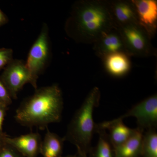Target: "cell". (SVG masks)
<instances>
[{"label": "cell", "instance_id": "cell-1", "mask_svg": "<svg viewBox=\"0 0 157 157\" xmlns=\"http://www.w3.org/2000/svg\"><path fill=\"white\" fill-rule=\"evenodd\" d=\"M65 26L71 38L85 43H95L103 34L117 28L109 4L98 1L76 3Z\"/></svg>", "mask_w": 157, "mask_h": 157}, {"label": "cell", "instance_id": "cell-10", "mask_svg": "<svg viewBox=\"0 0 157 157\" xmlns=\"http://www.w3.org/2000/svg\"><path fill=\"white\" fill-rule=\"evenodd\" d=\"M95 48L97 53L103 57L115 52L126 53L118 28L112 29L103 34L98 41L95 42Z\"/></svg>", "mask_w": 157, "mask_h": 157}, {"label": "cell", "instance_id": "cell-5", "mask_svg": "<svg viewBox=\"0 0 157 157\" xmlns=\"http://www.w3.org/2000/svg\"><path fill=\"white\" fill-rule=\"evenodd\" d=\"M127 54L145 56L151 54L150 36L139 24L118 27Z\"/></svg>", "mask_w": 157, "mask_h": 157}, {"label": "cell", "instance_id": "cell-9", "mask_svg": "<svg viewBox=\"0 0 157 157\" xmlns=\"http://www.w3.org/2000/svg\"><path fill=\"white\" fill-rule=\"evenodd\" d=\"M6 142L24 157H37L40 153L42 139L39 133L31 132L14 137L8 135L6 137Z\"/></svg>", "mask_w": 157, "mask_h": 157}, {"label": "cell", "instance_id": "cell-3", "mask_svg": "<svg viewBox=\"0 0 157 157\" xmlns=\"http://www.w3.org/2000/svg\"><path fill=\"white\" fill-rule=\"evenodd\" d=\"M101 93L98 87L91 90L83 103L76 111L68 125L65 141L73 144L88 154L92 147L93 136L96 133L97 124L93 117L95 108L100 104Z\"/></svg>", "mask_w": 157, "mask_h": 157}, {"label": "cell", "instance_id": "cell-19", "mask_svg": "<svg viewBox=\"0 0 157 157\" xmlns=\"http://www.w3.org/2000/svg\"><path fill=\"white\" fill-rule=\"evenodd\" d=\"M0 157H24L11 145L6 143L0 150Z\"/></svg>", "mask_w": 157, "mask_h": 157}, {"label": "cell", "instance_id": "cell-18", "mask_svg": "<svg viewBox=\"0 0 157 157\" xmlns=\"http://www.w3.org/2000/svg\"><path fill=\"white\" fill-rule=\"evenodd\" d=\"M13 54L11 48H0V70L5 69L14 59Z\"/></svg>", "mask_w": 157, "mask_h": 157}, {"label": "cell", "instance_id": "cell-6", "mask_svg": "<svg viewBox=\"0 0 157 157\" xmlns=\"http://www.w3.org/2000/svg\"><path fill=\"white\" fill-rule=\"evenodd\" d=\"M0 80L12 99H17V94L24 86L31 82L30 75L25 62L14 59L4 69Z\"/></svg>", "mask_w": 157, "mask_h": 157}, {"label": "cell", "instance_id": "cell-21", "mask_svg": "<svg viewBox=\"0 0 157 157\" xmlns=\"http://www.w3.org/2000/svg\"><path fill=\"white\" fill-rule=\"evenodd\" d=\"M8 109V107L5 105L0 104V134H3V123L5 120V117L6 114V111Z\"/></svg>", "mask_w": 157, "mask_h": 157}, {"label": "cell", "instance_id": "cell-24", "mask_svg": "<svg viewBox=\"0 0 157 157\" xmlns=\"http://www.w3.org/2000/svg\"><path fill=\"white\" fill-rule=\"evenodd\" d=\"M87 154L82 151L79 149L77 148V152L74 155L75 157H89Z\"/></svg>", "mask_w": 157, "mask_h": 157}, {"label": "cell", "instance_id": "cell-20", "mask_svg": "<svg viewBox=\"0 0 157 157\" xmlns=\"http://www.w3.org/2000/svg\"><path fill=\"white\" fill-rule=\"evenodd\" d=\"M12 100L7 89L0 80V104L9 107L12 104Z\"/></svg>", "mask_w": 157, "mask_h": 157}, {"label": "cell", "instance_id": "cell-22", "mask_svg": "<svg viewBox=\"0 0 157 157\" xmlns=\"http://www.w3.org/2000/svg\"><path fill=\"white\" fill-rule=\"evenodd\" d=\"M8 21L9 20L6 14L0 9V27L7 23Z\"/></svg>", "mask_w": 157, "mask_h": 157}, {"label": "cell", "instance_id": "cell-23", "mask_svg": "<svg viewBox=\"0 0 157 157\" xmlns=\"http://www.w3.org/2000/svg\"><path fill=\"white\" fill-rule=\"evenodd\" d=\"M8 136L6 133L0 134V150L6 144V137Z\"/></svg>", "mask_w": 157, "mask_h": 157}, {"label": "cell", "instance_id": "cell-8", "mask_svg": "<svg viewBox=\"0 0 157 157\" xmlns=\"http://www.w3.org/2000/svg\"><path fill=\"white\" fill-rule=\"evenodd\" d=\"M137 14L138 24L150 36L155 31L157 21V3L154 0L132 1Z\"/></svg>", "mask_w": 157, "mask_h": 157}, {"label": "cell", "instance_id": "cell-12", "mask_svg": "<svg viewBox=\"0 0 157 157\" xmlns=\"http://www.w3.org/2000/svg\"><path fill=\"white\" fill-rule=\"evenodd\" d=\"M109 5L113 20L117 27L138 24L135 7L132 2L118 1Z\"/></svg>", "mask_w": 157, "mask_h": 157}, {"label": "cell", "instance_id": "cell-14", "mask_svg": "<svg viewBox=\"0 0 157 157\" xmlns=\"http://www.w3.org/2000/svg\"><path fill=\"white\" fill-rule=\"evenodd\" d=\"M144 132L136 128L135 133L128 140L114 148L115 157H142Z\"/></svg>", "mask_w": 157, "mask_h": 157}, {"label": "cell", "instance_id": "cell-16", "mask_svg": "<svg viewBox=\"0 0 157 157\" xmlns=\"http://www.w3.org/2000/svg\"><path fill=\"white\" fill-rule=\"evenodd\" d=\"M96 133L99 135V140L96 146L92 147L88 157H115L114 149L109 140L106 130L98 128L97 124Z\"/></svg>", "mask_w": 157, "mask_h": 157}, {"label": "cell", "instance_id": "cell-11", "mask_svg": "<svg viewBox=\"0 0 157 157\" xmlns=\"http://www.w3.org/2000/svg\"><path fill=\"white\" fill-rule=\"evenodd\" d=\"M98 126L100 128L108 130V137L114 148L125 143L136 131V128H131L126 126L123 120L115 119L98 124Z\"/></svg>", "mask_w": 157, "mask_h": 157}, {"label": "cell", "instance_id": "cell-4", "mask_svg": "<svg viewBox=\"0 0 157 157\" xmlns=\"http://www.w3.org/2000/svg\"><path fill=\"white\" fill-rule=\"evenodd\" d=\"M50 55L48 28L47 24L44 23L39 36L31 47L25 63L30 75V84L36 90L37 80L46 67Z\"/></svg>", "mask_w": 157, "mask_h": 157}, {"label": "cell", "instance_id": "cell-13", "mask_svg": "<svg viewBox=\"0 0 157 157\" xmlns=\"http://www.w3.org/2000/svg\"><path fill=\"white\" fill-rule=\"evenodd\" d=\"M104 65L106 70L110 75L121 77L128 73L131 63L128 54L117 52L104 56Z\"/></svg>", "mask_w": 157, "mask_h": 157}, {"label": "cell", "instance_id": "cell-17", "mask_svg": "<svg viewBox=\"0 0 157 157\" xmlns=\"http://www.w3.org/2000/svg\"><path fill=\"white\" fill-rule=\"evenodd\" d=\"M142 157H157V133L156 129L144 132Z\"/></svg>", "mask_w": 157, "mask_h": 157}, {"label": "cell", "instance_id": "cell-2", "mask_svg": "<svg viewBox=\"0 0 157 157\" xmlns=\"http://www.w3.org/2000/svg\"><path fill=\"white\" fill-rule=\"evenodd\" d=\"M63 108L61 90L53 84L37 89L18 107L14 118L23 126L44 130L48 125L60 121Z\"/></svg>", "mask_w": 157, "mask_h": 157}, {"label": "cell", "instance_id": "cell-7", "mask_svg": "<svg viewBox=\"0 0 157 157\" xmlns=\"http://www.w3.org/2000/svg\"><path fill=\"white\" fill-rule=\"evenodd\" d=\"M133 117L137 119V128L143 132L156 129L157 126V95L150 96L134 106L127 113L115 119L123 120Z\"/></svg>", "mask_w": 157, "mask_h": 157}, {"label": "cell", "instance_id": "cell-25", "mask_svg": "<svg viewBox=\"0 0 157 157\" xmlns=\"http://www.w3.org/2000/svg\"><path fill=\"white\" fill-rule=\"evenodd\" d=\"M63 157H75V156H74V155H69Z\"/></svg>", "mask_w": 157, "mask_h": 157}, {"label": "cell", "instance_id": "cell-15", "mask_svg": "<svg viewBox=\"0 0 157 157\" xmlns=\"http://www.w3.org/2000/svg\"><path fill=\"white\" fill-rule=\"evenodd\" d=\"M47 129L45 137L42 140L40 153L43 157H63L64 138L51 132L48 128Z\"/></svg>", "mask_w": 157, "mask_h": 157}]
</instances>
